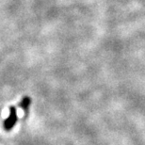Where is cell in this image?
<instances>
[{
  "instance_id": "cell-1",
  "label": "cell",
  "mask_w": 145,
  "mask_h": 145,
  "mask_svg": "<svg viewBox=\"0 0 145 145\" xmlns=\"http://www.w3.org/2000/svg\"><path fill=\"white\" fill-rule=\"evenodd\" d=\"M17 123V110L15 106H10V115L4 121V128L7 131H10L13 128Z\"/></svg>"
},
{
  "instance_id": "cell-2",
  "label": "cell",
  "mask_w": 145,
  "mask_h": 145,
  "mask_svg": "<svg viewBox=\"0 0 145 145\" xmlns=\"http://www.w3.org/2000/svg\"><path fill=\"white\" fill-rule=\"evenodd\" d=\"M30 104H31V99L28 96H25L24 98L22 99V101L20 102V108L22 109H24L25 111H27L28 109V108L30 106Z\"/></svg>"
}]
</instances>
